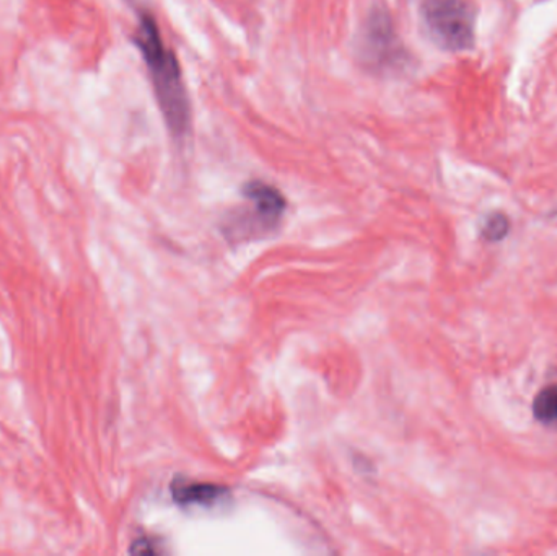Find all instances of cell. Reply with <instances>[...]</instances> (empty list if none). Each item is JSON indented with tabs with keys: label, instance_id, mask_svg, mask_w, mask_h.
<instances>
[{
	"label": "cell",
	"instance_id": "obj_5",
	"mask_svg": "<svg viewBox=\"0 0 557 556\" xmlns=\"http://www.w3.org/2000/svg\"><path fill=\"white\" fill-rule=\"evenodd\" d=\"M225 490L211 483H183L173 489V498L180 505H209L218 502Z\"/></svg>",
	"mask_w": 557,
	"mask_h": 556
},
{
	"label": "cell",
	"instance_id": "obj_4",
	"mask_svg": "<svg viewBox=\"0 0 557 556\" xmlns=\"http://www.w3.org/2000/svg\"><path fill=\"white\" fill-rule=\"evenodd\" d=\"M245 198L253 202L258 215H261L267 224L278 221L285 209V199L278 189L263 182H250L244 188Z\"/></svg>",
	"mask_w": 557,
	"mask_h": 556
},
{
	"label": "cell",
	"instance_id": "obj_2",
	"mask_svg": "<svg viewBox=\"0 0 557 556\" xmlns=\"http://www.w3.org/2000/svg\"><path fill=\"white\" fill-rule=\"evenodd\" d=\"M422 22L435 45L445 51L463 52L476 39V10L468 0H424Z\"/></svg>",
	"mask_w": 557,
	"mask_h": 556
},
{
	"label": "cell",
	"instance_id": "obj_7",
	"mask_svg": "<svg viewBox=\"0 0 557 556\" xmlns=\"http://www.w3.org/2000/svg\"><path fill=\"white\" fill-rule=\"evenodd\" d=\"M510 221L503 212H494V214L487 215L484 221L483 227H481V235L484 240L487 242H500L509 235Z\"/></svg>",
	"mask_w": 557,
	"mask_h": 556
},
{
	"label": "cell",
	"instance_id": "obj_1",
	"mask_svg": "<svg viewBox=\"0 0 557 556\" xmlns=\"http://www.w3.org/2000/svg\"><path fill=\"white\" fill-rule=\"evenodd\" d=\"M134 42L149 69L166 123L172 127L173 133H185L189 120L188 98H186L178 61L175 54L163 45L156 20L147 13L140 16Z\"/></svg>",
	"mask_w": 557,
	"mask_h": 556
},
{
	"label": "cell",
	"instance_id": "obj_6",
	"mask_svg": "<svg viewBox=\"0 0 557 556\" xmlns=\"http://www.w3.org/2000/svg\"><path fill=\"white\" fill-rule=\"evenodd\" d=\"M533 415L543 424L557 423V384L548 385L536 395Z\"/></svg>",
	"mask_w": 557,
	"mask_h": 556
},
{
	"label": "cell",
	"instance_id": "obj_3",
	"mask_svg": "<svg viewBox=\"0 0 557 556\" xmlns=\"http://www.w3.org/2000/svg\"><path fill=\"white\" fill-rule=\"evenodd\" d=\"M367 52L376 64H395L401 58L392 20L385 12L372 13L366 35Z\"/></svg>",
	"mask_w": 557,
	"mask_h": 556
}]
</instances>
